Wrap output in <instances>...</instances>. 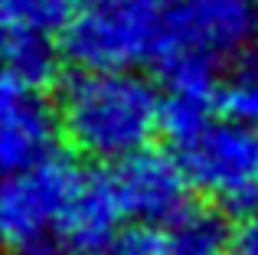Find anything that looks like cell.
<instances>
[{"mask_svg": "<svg viewBox=\"0 0 258 255\" xmlns=\"http://www.w3.org/2000/svg\"><path fill=\"white\" fill-rule=\"evenodd\" d=\"M108 177L127 219L170 226L193 206L189 193L196 186L183 170V160L151 144L114 160Z\"/></svg>", "mask_w": 258, "mask_h": 255, "instance_id": "obj_6", "label": "cell"}, {"mask_svg": "<svg viewBox=\"0 0 258 255\" xmlns=\"http://www.w3.org/2000/svg\"><path fill=\"white\" fill-rule=\"evenodd\" d=\"M98 255H176V245L170 226L131 219L108 239V245Z\"/></svg>", "mask_w": 258, "mask_h": 255, "instance_id": "obj_11", "label": "cell"}, {"mask_svg": "<svg viewBox=\"0 0 258 255\" xmlns=\"http://www.w3.org/2000/svg\"><path fill=\"white\" fill-rule=\"evenodd\" d=\"M88 167L52 154L26 170H13L0 193V229L4 242L17 252L56 249V236L82 186Z\"/></svg>", "mask_w": 258, "mask_h": 255, "instance_id": "obj_3", "label": "cell"}, {"mask_svg": "<svg viewBox=\"0 0 258 255\" xmlns=\"http://www.w3.org/2000/svg\"><path fill=\"white\" fill-rule=\"evenodd\" d=\"M118 193L111 186V177L98 170H88L69 213L56 236V249L66 255H98L108 245V239L121 229Z\"/></svg>", "mask_w": 258, "mask_h": 255, "instance_id": "obj_8", "label": "cell"}, {"mask_svg": "<svg viewBox=\"0 0 258 255\" xmlns=\"http://www.w3.org/2000/svg\"><path fill=\"white\" fill-rule=\"evenodd\" d=\"M20 255H66V252H59V249H36V252H20Z\"/></svg>", "mask_w": 258, "mask_h": 255, "instance_id": "obj_14", "label": "cell"}, {"mask_svg": "<svg viewBox=\"0 0 258 255\" xmlns=\"http://www.w3.org/2000/svg\"><path fill=\"white\" fill-rule=\"evenodd\" d=\"M229 255H258V210L245 213V216H235Z\"/></svg>", "mask_w": 258, "mask_h": 255, "instance_id": "obj_13", "label": "cell"}, {"mask_svg": "<svg viewBox=\"0 0 258 255\" xmlns=\"http://www.w3.org/2000/svg\"><path fill=\"white\" fill-rule=\"evenodd\" d=\"M59 46L76 69H138L164 46L160 0H82Z\"/></svg>", "mask_w": 258, "mask_h": 255, "instance_id": "obj_2", "label": "cell"}, {"mask_svg": "<svg viewBox=\"0 0 258 255\" xmlns=\"http://www.w3.org/2000/svg\"><path fill=\"white\" fill-rule=\"evenodd\" d=\"M255 7H258V0H255Z\"/></svg>", "mask_w": 258, "mask_h": 255, "instance_id": "obj_16", "label": "cell"}, {"mask_svg": "<svg viewBox=\"0 0 258 255\" xmlns=\"http://www.w3.org/2000/svg\"><path fill=\"white\" fill-rule=\"evenodd\" d=\"M59 52L49 33H33V30H7L4 39V62L7 79H17L33 89H49L59 76Z\"/></svg>", "mask_w": 258, "mask_h": 255, "instance_id": "obj_9", "label": "cell"}, {"mask_svg": "<svg viewBox=\"0 0 258 255\" xmlns=\"http://www.w3.org/2000/svg\"><path fill=\"white\" fill-rule=\"evenodd\" d=\"M62 138L59 102L46 89H33L17 79H7L0 92V164L7 173L26 170L52 157Z\"/></svg>", "mask_w": 258, "mask_h": 255, "instance_id": "obj_7", "label": "cell"}, {"mask_svg": "<svg viewBox=\"0 0 258 255\" xmlns=\"http://www.w3.org/2000/svg\"><path fill=\"white\" fill-rule=\"evenodd\" d=\"M219 108L232 118L258 124V52H248L235 62V72L222 82Z\"/></svg>", "mask_w": 258, "mask_h": 255, "instance_id": "obj_12", "label": "cell"}, {"mask_svg": "<svg viewBox=\"0 0 258 255\" xmlns=\"http://www.w3.org/2000/svg\"><path fill=\"white\" fill-rule=\"evenodd\" d=\"M173 151L196 190L232 216L258 210V124L222 111Z\"/></svg>", "mask_w": 258, "mask_h": 255, "instance_id": "obj_4", "label": "cell"}, {"mask_svg": "<svg viewBox=\"0 0 258 255\" xmlns=\"http://www.w3.org/2000/svg\"><path fill=\"white\" fill-rule=\"evenodd\" d=\"M82 0H0L7 30H33V33H56L66 30L76 7Z\"/></svg>", "mask_w": 258, "mask_h": 255, "instance_id": "obj_10", "label": "cell"}, {"mask_svg": "<svg viewBox=\"0 0 258 255\" xmlns=\"http://www.w3.org/2000/svg\"><path fill=\"white\" fill-rule=\"evenodd\" d=\"M255 39V0H176L167 4L160 49H186L226 66L245 59Z\"/></svg>", "mask_w": 258, "mask_h": 255, "instance_id": "obj_5", "label": "cell"}, {"mask_svg": "<svg viewBox=\"0 0 258 255\" xmlns=\"http://www.w3.org/2000/svg\"><path fill=\"white\" fill-rule=\"evenodd\" d=\"M62 138L82 157L114 164L154 141L164 89L138 69H79L59 95Z\"/></svg>", "mask_w": 258, "mask_h": 255, "instance_id": "obj_1", "label": "cell"}, {"mask_svg": "<svg viewBox=\"0 0 258 255\" xmlns=\"http://www.w3.org/2000/svg\"><path fill=\"white\" fill-rule=\"evenodd\" d=\"M160 4H176V0H160Z\"/></svg>", "mask_w": 258, "mask_h": 255, "instance_id": "obj_15", "label": "cell"}]
</instances>
